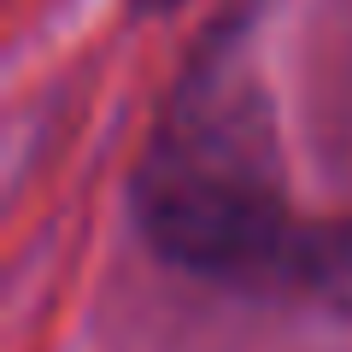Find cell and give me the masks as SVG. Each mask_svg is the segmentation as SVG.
<instances>
[{
  "label": "cell",
  "instance_id": "6da1fadb",
  "mask_svg": "<svg viewBox=\"0 0 352 352\" xmlns=\"http://www.w3.org/2000/svg\"><path fill=\"white\" fill-rule=\"evenodd\" d=\"M135 217L159 258L252 276L288 252V170L276 112L241 47H206L176 82L135 164Z\"/></svg>",
  "mask_w": 352,
  "mask_h": 352
},
{
  "label": "cell",
  "instance_id": "7a4b0ae2",
  "mask_svg": "<svg viewBox=\"0 0 352 352\" xmlns=\"http://www.w3.org/2000/svg\"><path fill=\"white\" fill-rule=\"evenodd\" d=\"M317 118H323V147H335L340 159H352V30L335 41L323 94H317Z\"/></svg>",
  "mask_w": 352,
  "mask_h": 352
},
{
  "label": "cell",
  "instance_id": "3957f363",
  "mask_svg": "<svg viewBox=\"0 0 352 352\" xmlns=\"http://www.w3.org/2000/svg\"><path fill=\"white\" fill-rule=\"evenodd\" d=\"M129 6H141V12H164V6H176V0H129Z\"/></svg>",
  "mask_w": 352,
  "mask_h": 352
}]
</instances>
